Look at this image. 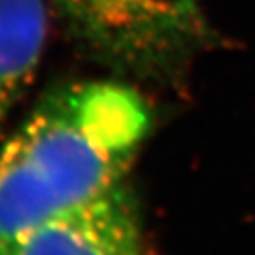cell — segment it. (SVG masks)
Here are the masks:
<instances>
[{
	"instance_id": "3",
	"label": "cell",
	"mask_w": 255,
	"mask_h": 255,
	"mask_svg": "<svg viewBox=\"0 0 255 255\" xmlns=\"http://www.w3.org/2000/svg\"><path fill=\"white\" fill-rule=\"evenodd\" d=\"M11 255H142L134 195L119 183L101 197L25 231Z\"/></svg>"
},
{
	"instance_id": "2",
	"label": "cell",
	"mask_w": 255,
	"mask_h": 255,
	"mask_svg": "<svg viewBox=\"0 0 255 255\" xmlns=\"http://www.w3.org/2000/svg\"><path fill=\"white\" fill-rule=\"evenodd\" d=\"M49 2L85 53L138 80H176L214 42L199 0Z\"/></svg>"
},
{
	"instance_id": "4",
	"label": "cell",
	"mask_w": 255,
	"mask_h": 255,
	"mask_svg": "<svg viewBox=\"0 0 255 255\" xmlns=\"http://www.w3.org/2000/svg\"><path fill=\"white\" fill-rule=\"evenodd\" d=\"M46 32L44 0H0V134L36 74Z\"/></svg>"
},
{
	"instance_id": "1",
	"label": "cell",
	"mask_w": 255,
	"mask_h": 255,
	"mask_svg": "<svg viewBox=\"0 0 255 255\" xmlns=\"http://www.w3.org/2000/svg\"><path fill=\"white\" fill-rule=\"evenodd\" d=\"M151 128L147 101L130 85H57L0 146V255L61 212L123 183Z\"/></svg>"
}]
</instances>
